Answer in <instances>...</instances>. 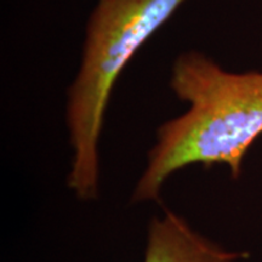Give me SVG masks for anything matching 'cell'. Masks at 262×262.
Segmentation results:
<instances>
[{"instance_id":"1","label":"cell","mask_w":262,"mask_h":262,"mask_svg":"<svg viewBox=\"0 0 262 262\" xmlns=\"http://www.w3.org/2000/svg\"><path fill=\"white\" fill-rule=\"evenodd\" d=\"M170 88L188 110L163 123L131 202L159 199L165 182L194 164H224L238 178L247 152L262 135V72L225 71L202 52H182Z\"/></svg>"},{"instance_id":"2","label":"cell","mask_w":262,"mask_h":262,"mask_svg":"<svg viewBox=\"0 0 262 262\" xmlns=\"http://www.w3.org/2000/svg\"><path fill=\"white\" fill-rule=\"evenodd\" d=\"M187 2L97 0L66 104L72 148L67 185L81 201L98 193V141L114 85L136 52Z\"/></svg>"},{"instance_id":"3","label":"cell","mask_w":262,"mask_h":262,"mask_svg":"<svg viewBox=\"0 0 262 262\" xmlns=\"http://www.w3.org/2000/svg\"><path fill=\"white\" fill-rule=\"evenodd\" d=\"M244 256L221 248L180 215L166 211L149 222L143 262H237Z\"/></svg>"}]
</instances>
